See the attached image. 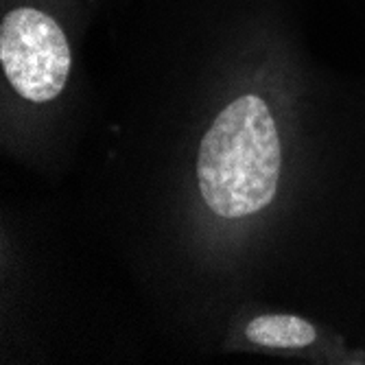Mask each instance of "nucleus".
<instances>
[{
  "instance_id": "obj_1",
  "label": "nucleus",
  "mask_w": 365,
  "mask_h": 365,
  "mask_svg": "<svg viewBox=\"0 0 365 365\" xmlns=\"http://www.w3.org/2000/svg\"><path fill=\"white\" fill-rule=\"evenodd\" d=\"M195 175L206 208L221 219H247L274 202L282 140L264 96L239 94L215 116L199 140Z\"/></svg>"
},
{
  "instance_id": "obj_2",
  "label": "nucleus",
  "mask_w": 365,
  "mask_h": 365,
  "mask_svg": "<svg viewBox=\"0 0 365 365\" xmlns=\"http://www.w3.org/2000/svg\"><path fill=\"white\" fill-rule=\"evenodd\" d=\"M79 0H3L0 68L7 88L26 103L59 98L75 68Z\"/></svg>"
},
{
  "instance_id": "obj_3",
  "label": "nucleus",
  "mask_w": 365,
  "mask_h": 365,
  "mask_svg": "<svg viewBox=\"0 0 365 365\" xmlns=\"http://www.w3.org/2000/svg\"><path fill=\"white\" fill-rule=\"evenodd\" d=\"M252 346L269 350H307L319 341V330L313 322L297 315H258L243 330Z\"/></svg>"
}]
</instances>
